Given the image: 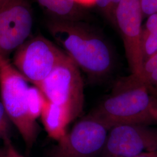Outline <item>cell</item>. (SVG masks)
<instances>
[{"instance_id": "1", "label": "cell", "mask_w": 157, "mask_h": 157, "mask_svg": "<svg viewBox=\"0 0 157 157\" xmlns=\"http://www.w3.org/2000/svg\"><path fill=\"white\" fill-rule=\"evenodd\" d=\"M53 38L92 82L108 77L114 67L115 57L105 39L80 21L54 18L48 23Z\"/></svg>"}, {"instance_id": "2", "label": "cell", "mask_w": 157, "mask_h": 157, "mask_svg": "<svg viewBox=\"0 0 157 157\" xmlns=\"http://www.w3.org/2000/svg\"><path fill=\"white\" fill-rule=\"evenodd\" d=\"M90 115L110 129L123 124H157V95L138 74L119 78Z\"/></svg>"}, {"instance_id": "3", "label": "cell", "mask_w": 157, "mask_h": 157, "mask_svg": "<svg viewBox=\"0 0 157 157\" xmlns=\"http://www.w3.org/2000/svg\"><path fill=\"white\" fill-rule=\"evenodd\" d=\"M28 83L8 58L0 53V101L25 145L30 149L37 140L39 129L28 113Z\"/></svg>"}, {"instance_id": "4", "label": "cell", "mask_w": 157, "mask_h": 157, "mask_svg": "<svg viewBox=\"0 0 157 157\" xmlns=\"http://www.w3.org/2000/svg\"><path fill=\"white\" fill-rule=\"evenodd\" d=\"M48 101L65 107L71 122L84 106L83 82L80 69L67 54L37 87Z\"/></svg>"}, {"instance_id": "5", "label": "cell", "mask_w": 157, "mask_h": 157, "mask_svg": "<svg viewBox=\"0 0 157 157\" xmlns=\"http://www.w3.org/2000/svg\"><path fill=\"white\" fill-rule=\"evenodd\" d=\"M66 55L39 35L28 39L14 52L13 65L28 82L38 87Z\"/></svg>"}, {"instance_id": "6", "label": "cell", "mask_w": 157, "mask_h": 157, "mask_svg": "<svg viewBox=\"0 0 157 157\" xmlns=\"http://www.w3.org/2000/svg\"><path fill=\"white\" fill-rule=\"evenodd\" d=\"M109 128L89 113L68 132L48 157H97L103 151Z\"/></svg>"}, {"instance_id": "7", "label": "cell", "mask_w": 157, "mask_h": 157, "mask_svg": "<svg viewBox=\"0 0 157 157\" xmlns=\"http://www.w3.org/2000/svg\"><path fill=\"white\" fill-rule=\"evenodd\" d=\"M138 124L111 128L101 157H134L157 150V128Z\"/></svg>"}, {"instance_id": "8", "label": "cell", "mask_w": 157, "mask_h": 157, "mask_svg": "<svg viewBox=\"0 0 157 157\" xmlns=\"http://www.w3.org/2000/svg\"><path fill=\"white\" fill-rule=\"evenodd\" d=\"M33 23L28 0H8L0 7V53L6 58L30 38Z\"/></svg>"}, {"instance_id": "9", "label": "cell", "mask_w": 157, "mask_h": 157, "mask_svg": "<svg viewBox=\"0 0 157 157\" xmlns=\"http://www.w3.org/2000/svg\"><path fill=\"white\" fill-rule=\"evenodd\" d=\"M143 19L139 0H121L114 14V25L119 29L123 40L130 71L135 74L139 73L143 63Z\"/></svg>"}, {"instance_id": "10", "label": "cell", "mask_w": 157, "mask_h": 157, "mask_svg": "<svg viewBox=\"0 0 157 157\" xmlns=\"http://www.w3.org/2000/svg\"><path fill=\"white\" fill-rule=\"evenodd\" d=\"M40 117L50 137L57 142L64 138L67 125L71 122L69 113L65 107L47 100Z\"/></svg>"}, {"instance_id": "11", "label": "cell", "mask_w": 157, "mask_h": 157, "mask_svg": "<svg viewBox=\"0 0 157 157\" xmlns=\"http://www.w3.org/2000/svg\"><path fill=\"white\" fill-rule=\"evenodd\" d=\"M46 11L59 19L80 21L83 13L72 0H36Z\"/></svg>"}, {"instance_id": "12", "label": "cell", "mask_w": 157, "mask_h": 157, "mask_svg": "<svg viewBox=\"0 0 157 157\" xmlns=\"http://www.w3.org/2000/svg\"><path fill=\"white\" fill-rule=\"evenodd\" d=\"M46 101L45 96L37 87H29L26 106L29 116L32 120L36 121V119L40 117Z\"/></svg>"}, {"instance_id": "13", "label": "cell", "mask_w": 157, "mask_h": 157, "mask_svg": "<svg viewBox=\"0 0 157 157\" xmlns=\"http://www.w3.org/2000/svg\"><path fill=\"white\" fill-rule=\"evenodd\" d=\"M138 75L157 95V52L143 62Z\"/></svg>"}, {"instance_id": "14", "label": "cell", "mask_w": 157, "mask_h": 157, "mask_svg": "<svg viewBox=\"0 0 157 157\" xmlns=\"http://www.w3.org/2000/svg\"><path fill=\"white\" fill-rule=\"evenodd\" d=\"M11 121L0 101V139L10 137Z\"/></svg>"}, {"instance_id": "15", "label": "cell", "mask_w": 157, "mask_h": 157, "mask_svg": "<svg viewBox=\"0 0 157 157\" xmlns=\"http://www.w3.org/2000/svg\"><path fill=\"white\" fill-rule=\"evenodd\" d=\"M95 5L97 6L109 20L114 24V11L111 0H95Z\"/></svg>"}, {"instance_id": "16", "label": "cell", "mask_w": 157, "mask_h": 157, "mask_svg": "<svg viewBox=\"0 0 157 157\" xmlns=\"http://www.w3.org/2000/svg\"><path fill=\"white\" fill-rule=\"evenodd\" d=\"M143 17L157 13V0H139Z\"/></svg>"}, {"instance_id": "17", "label": "cell", "mask_w": 157, "mask_h": 157, "mask_svg": "<svg viewBox=\"0 0 157 157\" xmlns=\"http://www.w3.org/2000/svg\"><path fill=\"white\" fill-rule=\"evenodd\" d=\"M157 29V13H155L147 17L146 22L144 25H143L141 42L143 38H144L147 35L155 30Z\"/></svg>"}, {"instance_id": "18", "label": "cell", "mask_w": 157, "mask_h": 157, "mask_svg": "<svg viewBox=\"0 0 157 157\" xmlns=\"http://www.w3.org/2000/svg\"><path fill=\"white\" fill-rule=\"evenodd\" d=\"M4 141V149L6 152V157H24L22 155L12 144L10 137H7L3 140Z\"/></svg>"}, {"instance_id": "19", "label": "cell", "mask_w": 157, "mask_h": 157, "mask_svg": "<svg viewBox=\"0 0 157 157\" xmlns=\"http://www.w3.org/2000/svg\"><path fill=\"white\" fill-rule=\"evenodd\" d=\"M78 6H91L95 4V0H72Z\"/></svg>"}, {"instance_id": "20", "label": "cell", "mask_w": 157, "mask_h": 157, "mask_svg": "<svg viewBox=\"0 0 157 157\" xmlns=\"http://www.w3.org/2000/svg\"><path fill=\"white\" fill-rule=\"evenodd\" d=\"M134 157H154V153L153 152H146V153H143V154H141L139 155H137V156H136Z\"/></svg>"}, {"instance_id": "21", "label": "cell", "mask_w": 157, "mask_h": 157, "mask_svg": "<svg viewBox=\"0 0 157 157\" xmlns=\"http://www.w3.org/2000/svg\"><path fill=\"white\" fill-rule=\"evenodd\" d=\"M121 0H111L112 1V6H113V11H114V13L115 11V10H116V8L117 6H118L119 3L121 2Z\"/></svg>"}, {"instance_id": "22", "label": "cell", "mask_w": 157, "mask_h": 157, "mask_svg": "<svg viewBox=\"0 0 157 157\" xmlns=\"http://www.w3.org/2000/svg\"><path fill=\"white\" fill-rule=\"evenodd\" d=\"M0 157H6V152L3 148H0Z\"/></svg>"}, {"instance_id": "23", "label": "cell", "mask_w": 157, "mask_h": 157, "mask_svg": "<svg viewBox=\"0 0 157 157\" xmlns=\"http://www.w3.org/2000/svg\"><path fill=\"white\" fill-rule=\"evenodd\" d=\"M8 0H0V7Z\"/></svg>"}, {"instance_id": "24", "label": "cell", "mask_w": 157, "mask_h": 157, "mask_svg": "<svg viewBox=\"0 0 157 157\" xmlns=\"http://www.w3.org/2000/svg\"><path fill=\"white\" fill-rule=\"evenodd\" d=\"M153 153H154V157H157V151H153Z\"/></svg>"}]
</instances>
